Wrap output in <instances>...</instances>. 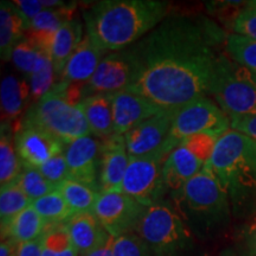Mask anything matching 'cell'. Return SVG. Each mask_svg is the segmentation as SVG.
<instances>
[{"label": "cell", "mask_w": 256, "mask_h": 256, "mask_svg": "<svg viewBox=\"0 0 256 256\" xmlns=\"http://www.w3.org/2000/svg\"><path fill=\"white\" fill-rule=\"evenodd\" d=\"M78 108L87 120L90 132L101 140L115 136L114 112L112 95L96 94L86 98Z\"/></svg>", "instance_id": "44dd1931"}, {"label": "cell", "mask_w": 256, "mask_h": 256, "mask_svg": "<svg viewBox=\"0 0 256 256\" xmlns=\"http://www.w3.org/2000/svg\"><path fill=\"white\" fill-rule=\"evenodd\" d=\"M58 191L72 209L74 215L75 214L94 212L96 200L100 194V192L89 188L88 185L70 178L60 185Z\"/></svg>", "instance_id": "484cf974"}, {"label": "cell", "mask_w": 256, "mask_h": 256, "mask_svg": "<svg viewBox=\"0 0 256 256\" xmlns=\"http://www.w3.org/2000/svg\"><path fill=\"white\" fill-rule=\"evenodd\" d=\"M106 55L107 51L96 46L86 34L82 43L66 62L58 82L88 84Z\"/></svg>", "instance_id": "ac0fdd59"}, {"label": "cell", "mask_w": 256, "mask_h": 256, "mask_svg": "<svg viewBox=\"0 0 256 256\" xmlns=\"http://www.w3.org/2000/svg\"><path fill=\"white\" fill-rule=\"evenodd\" d=\"M229 128H232V122L228 115L208 96H203L174 112L171 132L165 147L172 152L188 138L202 133L222 136L230 130Z\"/></svg>", "instance_id": "ba28073f"}, {"label": "cell", "mask_w": 256, "mask_h": 256, "mask_svg": "<svg viewBox=\"0 0 256 256\" xmlns=\"http://www.w3.org/2000/svg\"><path fill=\"white\" fill-rule=\"evenodd\" d=\"M215 34L190 18H166L127 49L136 70L128 90L166 112L209 95L220 56L214 50Z\"/></svg>", "instance_id": "6da1fadb"}, {"label": "cell", "mask_w": 256, "mask_h": 256, "mask_svg": "<svg viewBox=\"0 0 256 256\" xmlns=\"http://www.w3.org/2000/svg\"><path fill=\"white\" fill-rule=\"evenodd\" d=\"M206 166L186 147L177 146L164 164V180L168 191H171L172 194L180 191Z\"/></svg>", "instance_id": "ffe728a7"}, {"label": "cell", "mask_w": 256, "mask_h": 256, "mask_svg": "<svg viewBox=\"0 0 256 256\" xmlns=\"http://www.w3.org/2000/svg\"><path fill=\"white\" fill-rule=\"evenodd\" d=\"M152 256H191L194 234L174 206L159 203L147 208L136 230Z\"/></svg>", "instance_id": "5b68a950"}, {"label": "cell", "mask_w": 256, "mask_h": 256, "mask_svg": "<svg viewBox=\"0 0 256 256\" xmlns=\"http://www.w3.org/2000/svg\"><path fill=\"white\" fill-rule=\"evenodd\" d=\"M14 256H43L40 238L36 240V241L18 244Z\"/></svg>", "instance_id": "b9f144b4"}, {"label": "cell", "mask_w": 256, "mask_h": 256, "mask_svg": "<svg viewBox=\"0 0 256 256\" xmlns=\"http://www.w3.org/2000/svg\"><path fill=\"white\" fill-rule=\"evenodd\" d=\"M43 256H80L66 223L48 226L40 238Z\"/></svg>", "instance_id": "4316f807"}, {"label": "cell", "mask_w": 256, "mask_h": 256, "mask_svg": "<svg viewBox=\"0 0 256 256\" xmlns=\"http://www.w3.org/2000/svg\"><path fill=\"white\" fill-rule=\"evenodd\" d=\"M114 256H152L148 247L136 232L114 238Z\"/></svg>", "instance_id": "d590c367"}, {"label": "cell", "mask_w": 256, "mask_h": 256, "mask_svg": "<svg viewBox=\"0 0 256 256\" xmlns=\"http://www.w3.org/2000/svg\"><path fill=\"white\" fill-rule=\"evenodd\" d=\"M209 95L230 120L256 114V76L230 56L217 58Z\"/></svg>", "instance_id": "8992f818"}, {"label": "cell", "mask_w": 256, "mask_h": 256, "mask_svg": "<svg viewBox=\"0 0 256 256\" xmlns=\"http://www.w3.org/2000/svg\"><path fill=\"white\" fill-rule=\"evenodd\" d=\"M83 38V25L76 18L57 30L54 36L49 57L52 60L58 78H60L66 62L82 43Z\"/></svg>", "instance_id": "603a6c76"}, {"label": "cell", "mask_w": 256, "mask_h": 256, "mask_svg": "<svg viewBox=\"0 0 256 256\" xmlns=\"http://www.w3.org/2000/svg\"><path fill=\"white\" fill-rule=\"evenodd\" d=\"M147 208L122 191L101 192L94 208V215L106 232L113 238L136 232Z\"/></svg>", "instance_id": "30bf717a"}, {"label": "cell", "mask_w": 256, "mask_h": 256, "mask_svg": "<svg viewBox=\"0 0 256 256\" xmlns=\"http://www.w3.org/2000/svg\"><path fill=\"white\" fill-rule=\"evenodd\" d=\"M218 139L220 136H216V134L202 133L191 138H188V139H185L179 145L186 147L188 151L196 156L198 160H200L204 165H206L211 160V158H212Z\"/></svg>", "instance_id": "e575fe53"}, {"label": "cell", "mask_w": 256, "mask_h": 256, "mask_svg": "<svg viewBox=\"0 0 256 256\" xmlns=\"http://www.w3.org/2000/svg\"><path fill=\"white\" fill-rule=\"evenodd\" d=\"M114 238L110 236V238L104 243V246H101L100 248L95 249L94 252H89L86 256H114Z\"/></svg>", "instance_id": "7bdbcfd3"}, {"label": "cell", "mask_w": 256, "mask_h": 256, "mask_svg": "<svg viewBox=\"0 0 256 256\" xmlns=\"http://www.w3.org/2000/svg\"><path fill=\"white\" fill-rule=\"evenodd\" d=\"M32 206L46 222V226L64 224L74 216L72 209L58 190L51 192L40 200H34Z\"/></svg>", "instance_id": "83f0119b"}, {"label": "cell", "mask_w": 256, "mask_h": 256, "mask_svg": "<svg viewBox=\"0 0 256 256\" xmlns=\"http://www.w3.org/2000/svg\"><path fill=\"white\" fill-rule=\"evenodd\" d=\"M23 164L16 150L14 130L2 124L0 130V188L16 183L23 172Z\"/></svg>", "instance_id": "d4e9b609"}, {"label": "cell", "mask_w": 256, "mask_h": 256, "mask_svg": "<svg viewBox=\"0 0 256 256\" xmlns=\"http://www.w3.org/2000/svg\"><path fill=\"white\" fill-rule=\"evenodd\" d=\"M46 229V222L31 206L2 228V241L12 240L17 244L36 241L42 238Z\"/></svg>", "instance_id": "cb8c5ba5"}, {"label": "cell", "mask_w": 256, "mask_h": 256, "mask_svg": "<svg viewBox=\"0 0 256 256\" xmlns=\"http://www.w3.org/2000/svg\"><path fill=\"white\" fill-rule=\"evenodd\" d=\"M174 116V112H162L124 134L130 158H140L166 148Z\"/></svg>", "instance_id": "5bb4252c"}, {"label": "cell", "mask_w": 256, "mask_h": 256, "mask_svg": "<svg viewBox=\"0 0 256 256\" xmlns=\"http://www.w3.org/2000/svg\"><path fill=\"white\" fill-rule=\"evenodd\" d=\"M136 75L133 56L127 49L107 54L87 84V98L96 94L112 95L128 90L136 80Z\"/></svg>", "instance_id": "8fae6325"}, {"label": "cell", "mask_w": 256, "mask_h": 256, "mask_svg": "<svg viewBox=\"0 0 256 256\" xmlns=\"http://www.w3.org/2000/svg\"><path fill=\"white\" fill-rule=\"evenodd\" d=\"M78 5L68 4L56 8H49L40 12L30 23L28 30L56 32L64 24L72 20Z\"/></svg>", "instance_id": "4dcf8cb0"}, {"label": "cell", "mask_w": 256, "mask_h": 256, "mask_svg": "<svg viewBox=\"0 0 256 256\" xmlns=\"http://www.w3.org/2000/svg\"><path fill=\"white\" fill-rule=\"evenodd\" d=\"M17 183L22 188V190L26 194V196L32 200V203L34 200L46 197L51 192L58 190V188L49 183L44 178V176L40 174L38 168H24Z\"/></svg>", "instance_id": "836d02e7"}, {"label": "cell", "mask_w": 256, "mask_h": 256, "mask_svg": "<svg viewBox=\"0 0 256 256\" xmlns=\"http://www.w3.org/2000/svg\"><path fill=\"white\" fill-rule=\"evenodd\" d=\"M130 162V158L124 136L115 134L102 140L100 159L101 192L121 191Z\"/></svg>", "instance_id": "2e32d148"}, {"label": "cell", "mask_w": 256, "mask_h": 256, "mask_svg": "<svg viewBox=\"0 0 256 256\" xmlns=\"http://www.w3.org/2000/svg\"><path fill=\"white\" fill-rule=\"evenodd\" d=\"M66 226L80 256L88 255L110 238L92 212L75 214Z\"/></svg>", "instance_id": "d6986e66"}, {"label": "cell", "mask_w": 256, "mask_h": 256, "mask_svg": "<svg viewBox=\"0 0 256 256\" xmlns=\"http://www.w3.org/2000/svg\"><path fill=\"white\" fill-rule=\"evenodd\" d=\"M2 124H10L14 133L20 127L25 114L32 104L31 89L28 80L8 75L0 86Z\"/></svg>", "instance_id": "e0dca14e"}, {"label": "cell", "mask_w": 256, "mask_h": 256, "mask_svg": "<svg viewBox=\"0 0 256 256\" xmlns=\"http://www.w3.org/2000/svg\"><path fill=\"white\" fill-rule=\"evenodd\" d=\"M48 58L49 56L40 46H37L34 42L25 37L14 48L11 60L16 68L28 78L32 74H34L40 68L42 64Z\"/></svg>", "instance_id": "f546056e"}, {"label": "cell", "mask_w": 256, "mask_h": 256, "mask_svg": "<svg viewBox=\"0 0 256 256\" xmlns=\"http://www.w3.org/2000/svg\"><path fill=\"white\" fill-rule=\"evenodd\" d=\"M246 8L252 10V11L256 12V0H252V2H247V6Z\"/></svg>", "instance_id": "f6af8a7d"}, {"label": "cell", "mask_w": 256, "mask_h": 256, "mask_svg": "<svg viewBox=\"0 0 256 256\" xmlns=\"http://www.w3.org/2000/svg\"><path fill=\"white\" fill-rule=\"evenodd\" d=\"M32 206V200L22 190L17 182L0 190V222L2 228L8 226L14 217Z\"/></svg>", "instance_id": "f1b7e54d"}, {"label": "cell", "mask_w": 256, "mask_h": 256, "mask_svg": "<svg viewBox=\"0 0 256 256\" xmlns=\"http://www.w3.org/2000/svg\"><path fill=\"white\" fill-rule=\"evenodd\" d=\"M28 26L14 2H2L0 4V55L8 62L12 58L14 48L25 38Z\"/></svg>", "instance_id": "7402d4cb"}, {"label": "cell", "mask_w": 256, "mask_h": 256, "mask_svg": "<svg viewBox=\"0 0 256 256\" xmlns=\"http://www.w3.org/2000/svg\"><path fill=\"white\" fill-rule=\"evenodd\" d=\"M14 145L23 168H40L66 150V144L37 127L22 124L14 133Z\"/></svg>", "instance_id": "4fadbf2b"}, {"label": "cell", "mask_w": 256, "mask_h": 256, "mask_svg": "<svg viewBox=\"0 0 256 256\" xmlns=\"http://www.w3.org/2000/svg\"><path fill=\"white\" fill-rule=\"evenodd\" d=\"M38 170L44 176V178L49 183L55 185L56 188H60V184H63L64 182L68 180L70 178L68 162H66L64 152L51 158L49 162H46L43 166H40Z\"/></svg>", "instance_id": "8d00e7d4"}, {"label": "cell", "mask_w": 256, "mask_h": 256, "mask_svg": "<svg viewBox=\"0 0 256 256\" xmlns=\"http://www.w3.org/2000/svg\"><path fill=\"white\" fill-rule=\"evenodd\" d=\"M14 4L24 17L28 28H30V23L32 19L40 14V12L46 10L42 5V0H14Z\"/></svg>", "instance_id": "f35d334b"}, {"label": "cell", "mask_w": 256, "mask_h": 256, "mask_svg": "<svg viewBox=\"0 0 256 256\" xmlns=\"http://www.w3.org/2000/svg\"><path fill=\"white\" fill-rule=\"evenodd\" d=\"M170 153L168 148H162L153 154L130 158L121 191L146 208L162 203V198L168 191L164 164Z\"/></svg>", "instance_id": "9c48e42d"}, {"label": "cell", "mask_w": 256, "mask_h": 256, "mask_svg": "<svg viewBox=\"0 0 256 256\" xmlns=\"http://www.w3.org/2000/svg\"><path fill=\"white\" fill-rule=\"evenodd\" d=\"M101 145L102 140L90 134L69 144L64 150L70 179L88 185L100 194Z\"/></svg>", "instance_id": "7c38bea8"}, {"label": "cell", "mask_w": 256, "mask_h": 256, "mask_svg": "<svg viewBox=\"0 0 256 256\" xmlns=\"http://www.w3.org/2000/svg\"><path fill=\"white\" fill-rule=\"evenodd\" d=\"M22 124L46 130L66 145L92 134L82 110L55 92L32 104Z\"/></svg>", "instance_id": "52a82bcc"}, {"label": "cell", "mask_w": 256, "mask_h": 256, "mask_svg": "<svg viewBox=\"0 0 256 256\" xmlns=\"http://www.w3.org/2000/svg\"><path fill=\"white\" fill-rule=\"evenodd\" d=\"M232 28L236 34L256 40V12L244 8Z\"/></svg>", "instance_id": "74e56055"}, {"label": "cell", "mask_w": 256, "mask_h": 256, "mask_svg": "<svg viewBox=\"0 0 256 256\" xmlns=\"http://www.w3.org/2000/svg\"><path fill=\"white\" fill-rule=\"evenodd\" d=\"M172 198L174 210L198 238L215 235L229 223L230 200L208 166Z\"/></svg>", "instance_id": "3957f363"}, {"label": "cell", "mask_w": 256, "mask_h": 256, "mask_svg": "<svg viewBox=\"0 0 256 256\" xmlns=\"http://www.w3.org/2000/svg\"><path fill=\"white\" fill-rule=\"evenodd\" d=\"M241 256H256V215L243 232Z\"/></svg>", "instance_id": "ab89813d"}, {"label": "cell", "mask_w": 256, "mask_h": 256, "mask_svg": "<svg viewBox=\"0 0 256 256\" xmlns=\"http://www.w3.org/2000/svg\"><path fill=\"white\" fill-rule=\"evenodd\" d=\"M226 51L235 62L256 76V40L232 34L226 40Z\"/></svg>", "instance_id": "1f68e13d"}, {"label": "cell", "mask_w": 256, "mask_h": 256, "mask_svg": "<svg viewBox=\"0 0 256 256\" xmlns=\"http://www.w3.org/2000/svg\"><path fill=\"white\" fill-rule=\"evenodd\" d=\"M28 81L31 89L32 104L40 101L42 98H46L48 94H50L55 89L60 81V78L50 57L42 64L40 68L36 72L32 74L28 78Z\"/></svg>", "instance_id": "d6a6232c"}, {"label": "cell", "mask_w": 256, "mask_h": 256, "mask_svg": "<svg viewBox=\"0 0 256 256\" xmlns=\"http://www.w3.org/2000/svg\"><path fill=\"white\" fill-rule=\"evenodd\" d=\"M232 130L246 134L256 142V114L230 120Z\"/></svg>", "instance_id": "60d3db41"}, {"label": "cell", "mask_w": 256, "mask_h": 256, "mask_svg": "<svg viewBox=\"0 0 256 256\" xmlns=\"http://www.w3.org/2000/svg\"><path fill=\"white\" fill-rule=\"evenodd\" d=\"M112 100L116 136H124L140 124L165 112L144 96L130 90L112 94Z\"/></svg>", "instance_id": "9a60e30c"}, {"label": "cell", "mask_w": 256, "mask_h": 256, "mask_svg": "<svg viewBox=\"0 0 256 256\" xmlns=\"http://www.w3.org/2000/svg\"><path fill=\"white\" fill-rule=\"evenodd\" d=\"M168 4L159 0H104L83 17L87 36L104 51L134 46L166 19Z\"/></svg>", "instance_id": "7a4b0ae2"}, {"label": "cell", "mask_w": 256, "mask_h": 256, "mask_svg": "<svg viewBox=\"0 0 256 256\" xmlns=\"http://www.w3.org/2000/svg\"><path fill=\"white\" fill-rule=\"evenodd\" d=\"M18 244L12 240H5L0 244V256H14Z\"/></svg>", "instance_id": "ee69618b"}, {"label": "cell", "mask_w": 256, "mask_h": 256, "mask_svg": "<svg viewBox=\"0 0 256 256\" xmlns=\"http://www.w3.org/2000/svg\"><path fill=\"white\" fill-rule=\"evenodd\" d=\"M206 166L236 208L256 196V142L252 138L238 130H228L220 136Z\"/></svg>", "instance_id": "277c9868"}]
</instances>
